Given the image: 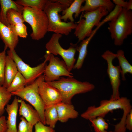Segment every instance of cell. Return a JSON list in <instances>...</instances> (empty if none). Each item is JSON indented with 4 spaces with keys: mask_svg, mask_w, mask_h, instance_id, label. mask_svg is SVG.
Wrapping results in <instances>:
<instances>
[{
    "mask_svg": "<svg viewBox=\"0 0 132 132\" xmlns=\"http://www.w3.org/2000/svg\"><path fill=\"white\" fill-rule=\"evenodd\" d=\"M67 8L54 0H48L43 10L48 19V32L67 36L75 29L77 24L74 22L62 21L59 14L60 12Z\"/></svg>",
    "mask_w": 132,
    "mask_h": 132,
    "instance_id": "1",
    "label": "cell"
},
{
    "mask_svg": "<svg viewBox=\"0 0 132 132\" xmlns=\"http://www.w3.org/2000/svg\"><path fill=\"white\" fill-rule=\"evenodd\" d=\"M47 82L59 90L62 97V102L67 104H72L71 99L75 95L90 91L95 87L88 82H81L69 77H61L57 80Z\"/></svg>",
    "mask_w": 132,
    "mask_h": 132,
    "instance_id": "2",
    "label": "cell"
},
{
    "mask_svg": "<svg viewBox=\"0 0 132 132\" xmlns=\"http://www.w3.org/2000/svg\"><path fill=\"white\" fill-rule=\"evenodd\" d=\"M108 29L114 44L120 46L132 33V11L124 8L118 15L108 23Z\"/></svg>",
    "mask_w": 132,
    "mask_h": 132,
    "instance_id": "3",
    "label": "cell"
},
{
    "mask_svg": "<svg viewBox=\"0 0 132 132\" xmlns=\"http://www.w3.org/2000/svg\"><path fill=\"white\" fill-rule=\"evenodd\" d=\"M130 100L127 97H122L117 100H103L100 103L99 106L88 107L82 113L81 117L86 120L100 117L104 118L106 115L113 110L118 109L123 110V116H126L132 110Z\"/></svg>",
    "mask_w": 132,
    "mask_h": 132,
    "instance_id": "4",
    "label": "cell"
},
{
    "mask_svg": "<svg viewBox=\"0 0 132 132\" xmlns=\"http://www.w3.org/2000/svg\"><path fill=\"white\" fill-rule=\"evenodd\" d=\"M108 12L104 7H99L92 11L82 12L79 20L76 23L77 25L74 33L78 42L89 36L92 32L93 28L99 26L101 19L107 15Z\"/></svg>",
    "mask_w": 132,
    "mask_h": 132,
    "instance_id": "5",
    "label": "cell"
},
{
    "mask_svg": "<svg viewBox=\"0 0 132 132\" xmlns=\"http://www.w3.org/2000/svg\"><path fill=\"white\" fill-rule=\"evenodd\" d=\"M22 14L25 21L31 26L32 32L30 36L33 40L43 38L48 32V22L44 11L41 9L24 7Z\"/></svg>",
    "mask_w": 132,
    "mask_h": 132,
    "instance_id": "6",
    "label": "cell"
},
{
    "mask_svg": "<svg viewBox=\"0 0 132 132\" xmlns=\"http://www.w3.org/2000/svg\"><path fill=\"white\" fill-rule=\"evenodd\" d=\"M43 80H44V77L42 75L32 83L11 93L12 95L17 96L23 100L28 101L33 106L39 114L40 121L46 125L44 115L45 106L38 91L39 85Z\"/></svg>",
    "mask_w": 132,
    "mask_h": 132,
    "instance_id": "7",
    "label": "cell"
},
{
    "mask_svg": "<svg viewBox=\"0 0 132 132\" xmlns=\"http://www.w3.org/2000/svg\"><path fill=\"white\" fill-rule=\"evenodd\" d=\"M8 55L10 56L15 62L18 71L24 77L26 81V86L34 82L44 73L48 61L49 55L46 52L45 60L37 66L31 67L25 63L16 53L15 49L9 50Z\"/></svg>",
    "mask_w": 132,
    "mask_h": 132,
    "instance_id": "8",
    "label": "cell"
},
{
    "mask_svg": "<svg viewBox=\"0 0 132 132\" xmlns=\"http://www.w3.org/2000/svg\"><path fill=\"white\" fill-rule=\"evenodd\" d=\"M62 36L59 34L53 33L48 41L46 43L45 48L47 51L53 55H59L66 63L69 71L73 69L76 59L75 53L78 46L77 44L71 43L67 49H65L60 45L59 39Z\"/></svg>",
    "mask_w": 132,
    "mask_h": 132,
    "instance_id": "9",
    "label": "cell"
},
{
    "mask_svg": "<svg viewBox=\"0 0 132 132\" xmlns=\"http://www.w3.org/2000/svg\"><path fill=\"white\" fill-rule=\"evenodd\" d=\"M49 55V64L47 65L44 75V81L50 82L58 80L62 76L73 77L72 73L69 71L64 60L55 57L47 51Z\"/></svg>",
    "mask_w": 132,
    "mask_h": 132,
    "instance_id": "10",
    "label": "cell"
},
{
    "mask_svg": "<svg viewBox=\"0 0 132 132\" xmlns=\"http://www.w3.org/2000/svg\"><path fill=\"white\" fill-rule=\"evenodd\" d=\"M101 57L107 61V74L112 87V93L110 99H118L120 98L119 89L121 69L119 66H115L113 64V60L116 58V54L107 50L102 54Z\"/></svg>",
    "mask_w": 132,
    "mask_h": 132,
    "instance_id": "11",
    "label": "cell"
},
{
    "mask_svg": "<svg viewBox=\"0 0 132 132\" xmlns=\"http://www.w3.org/2000/svg\"><path fill=\"white\" fill-rule=\"evenodd\" d=\"M38 91L45 107L56 105L62 101V96L59 90L44 80L40 83Z\"/></svg>",
    "mask_w": 132,
    "mask_h": 132,
    "instance_id": "12",
    "label": "cell"
},
{
    "mask_svg": "<svg viewBox=\"0 0 132 132\" xmlns=\"http://www.w3.org/2000/svg\"><path fill=\"white\" fill-rule=\"evenodd\" d=\"M0 37L9 50L15 49L18 43V37L10 25L7 26L0 21Z\"/></svg>",
    "mask_w": 132,
    "mask_h": 132,
    "instance_id": "13",
    "label": "cell"
},
{
    "mask_svg": "<svg viewBox=\"0 0 132 132\" xmlns=\"http://www.w3.org/2000/svg\"><path fill=\"white\" fill-rule=\"evenodd\" d=\"M19 99L16 96L11 104H8L5 110L8 114L6 123L7 129L6 132H17L16 121Z\"/></svg>",
    "mask_w": 132,
    "mask_h": 132,
    "instance_id": "14",
    "label": "cell"
},
{
    "mask_svg": "<svg viewBox=\"0 0 132 132\" xmlns=\"http://www.w3.org/2000/svg\"><path fill=\"white\" fill-rule=\"evenodd\" d=\"M19 102L20 103L19 110L20 116L24 117L33 126L40 121L39 114L35 109L21 99H19Z\"/></svg>",
    "mask_w": 132,
    "mask_h": 132,
    "instance_id": "15",
    "label": "cell"
},
{
    "mask_svg": "<svg viewBox=\"0 0 132 132\" xmlns=\"http://www.w3.org/2000/svg\"><path fill=\"white\" fill-rule=\"evenodd\" d=\"M58 116L59 121L61 122H67L70 119L77 118L78 112L75 109L72 104H67L61 102L56 105Z\"/></svg>",
    "mask_w": 132,
    "mask_h": 132,
    "instance_id": "16",
    "label": "cell"
},
{
    "mask_svg": "<svg viewBox=\"0 0 132 132\" xmlns=\"http://www.w3.org/2000/svg\"><path fill=\"white\" fill-rule=\"evenodd\" d=\"M84 5L82 6L80 13L93 11L101 7H106L110 12L115 7L114 4L110 0H85Z\"/></svg>",
    "mask_w": 132,
    "mask_h": 132,
    "instance_id": "17",
    "label": "cell"
},
{
    "mask_svg": "<svg viewBox=\"0 0 132 132\" xmlns=\"http://www.w3.org/2000/svg\"><path fill=\"white\" fill-rule=\"evenodd\" d=\"M0 4L1 6L0 21L7 26H10L6 17L7 12L9 9H15L22 13L24 7L18 4L15 1L11 0H0Z\"/></svg>",
    "mask_w": 132,
    "mask_h": 132,
    "instance_id": "18",
    "label": "cell"
},
{
    "mask_svg": "<svg viewBox=\"0 0 132 132\" xmlns=\"http://www.w3.org/2000/svg\"><path fill=\"white\" fill-rule=\"evenodd\" d=\"M17 65L9 55H6L4 70V80L3 86L7 88L10 86L17 72Z\"/></svg>",
    "mask_w": 132,
    "mask_h": 132,
    "instance_id": "19",
    "label": "cell"
},
{
    "mask_svg": "<svg viewBox=\"0 0 132 132\" xmlns=\"http://www.w3.org/2000/svg\"><path fill=\"white\" fill-rule=\"evenodd\" d=\"M100 27L99 26L93 31L91 35L82 41L80 45L78 46L77 51L79 53L78 57L76 63L74 65L73 69H79L81 68L87 54L88 46L97 30Z\"/></svg>",
    "mask_w": 132,
    "mask_h": 132,
    "instance_id": "20",
    "label": "cell"
},
{
    "mask_svg": "<svg viewBox=\"0 0 132 132\" xmlns=\"http://www.w3.org/2000/svg\"><path fill=\"white\" fill-rule=\"evenodd\" d=\"M85 0H75L70 5L63 10L62 12V16H61V20L64 22L68 20L70 22H74V19L73 15L75 13V18L78 17L80 13V10L82 4L85 2Z\"/></svg>",
    "mask_w": 132,
    "mask_h": 132,
    "instance_id": "21",
    "label": "cell"
},
{
    "mask_svg": "<svg viewBox=\"0 0 132 132\" xmlns=\"http://www.w3.org/2000/svg\"><path fill=\"white\" fill-rule=\"evenodd\" d=\"M44 115L46 124L54 128L57 121H59L56 105L45 107Z\"/></svg>",
    "mask_w": 132,
    "mask_h": 132,
    "instance_id": "22",
    "label": "cell"
},
{
    "mask_svg": "<svg viewBox=\"0 0 132 132\" xmlns=\"http://www.w3.org/2000/svg\"><path fill=\"white\" fill-rule=\"evenodd\" d=\"M116 54V58L119 61V66L121 69V74L122 77V80L123 81L126 80L125 75L127 73L132 74V66L126 59L124 55V51L122 50L117 51Z\"/></svg>",
    "mask_w": 132,
    "mask_h": 132,
    "instance_id": "23",
    "label": "cell"
},
{
    "mask_svg": "<svg viewBox=\"0 0 132 132\" xmlns=\"http://www.w3.org/2000/svg\"><path fill=\"white\" fill-rule=\"evenodd\" d=\"M26 86V81L23 75L18 71L13 80L7 88L11 93L23 88Z\"/></svg>",
    "mask_w": 132,
    "mask_h": 132,
    "instance_id": "24",
    "label": "cell"
},
{
    "mask_svg": "<svg viewBox=\"0 0 132 132\" xmlns=\"http://www.w3.org/2000/svg\"><path fill=\"white\" fill-rule=\"evenodd\" d=\"M12 96L6 88L3 86H0V117L4 114L5 106L8 104Z\"/></svg>",
    "mask_w": 132,
    "mask_h": 132,
    "instance_id": "25",
    "label": "cell"
},
{
    "mask_svg": "<svg viewBox=\"0 0 132 132\" xmlns=\"http://www.w3.org/2000/svg\"><path fill=\"white\" fill-rule=\"evenodd\" d=\"M6 17L8 22L11 26L25 22L22 14L13 9L8 11Z\"/></svg>",
    "mask_w": 132,
    "mask_h": 132,
    "instance_id": "26",
    "label": "cell"
},
{
    "mask_svg": "<svg viewBox=\"0 0 132 132\" xmlns=\"http://www.w3.org/2000/svg\"><path fill=\"white\" fill-rule=\"evenodd\" d=\"M91 123V126L93 127L95 132H113L108 131V124L105 121L104 118L98 117L89 120Z\"/></svg>",
    "mask_w": 132,
    "mask_h": 132,
    "instance_id": "27",
    "label": "cell"
},
{
    "mask_svg": "<svg viewBox=\"0 0 132 132\" xmlns=\"http://www.w3.org/2000/svg\"><path fill=\"white\" fill-rule=\"evenodd\" d=\"M48 0H17L18 4L24 7L36 8L43 10Z\"/></svg>",
    "mask_w": 132,
    "mask_h": 132,
    "instance_id": "28",
    "label": "cell"
},
{
    "mask_svg": "<svg viewBox=\"0 0 132 132\" xmlns=\"http://www.w3.org/2000/svg\"><path fill=\"white\" fill-rule=\"evenodd\" d=\"M7 48L5 46L3 51L0 52V86H3L4 83L6 50Z\"/></svg>",
    "mask_w": 132,
    "mask_h": 132,
    "instance_id": "29",
    "label": "cell"
},
{
    "mask_svg": "<svg viewBox=\"0 0 132 132\" xmlns=\"http://www.w3.org/2000/svg\"><path fill=\"white\" fill-rule=\"evenodd\" d=\"M10 26L19 37L25 38L27 37L28 34L27 27L24 23L17 24Z\"/></svg>",
    "mask_w": 132,
    "mask_h": 132,
    "instance_id": "30",
    "label": "cell"
},
{
    "mask_svg": "<svg viewBox=\"0 0 132 132\" xmlns=\"http://www.w3.org/2000/svg\"><path fill=\"white\" fill-rule=\"evenodd\" d=\"M21 121L19 123L17 132H33V126L29 123L23 117L20 118Z\"/></svg>",
    "mask_w": 132,
    "mask_h": 132,
    "instance_id": "31",
    "label": "cell"
},
{
    "mask_svg": "<svg viewBox=\"0 0 132 132\" xmlns=\"http://www.w3.org/2000/svg\"><path fill=\"white\" fill-rule=\"evenodd\" d=\"M35 132H55L54 128L49 126H47L40 121L34 125Z\"/></svg>",
    "mask_w": 132,
    "mask_h": 132,
    "instance_id": "32",
    "label": "cell"
},
{
    "mask_svg": "<svg viewBox=\"0 0 132 132\" xmlns=\"http://www.w3.org/2000/svg\"><path fill=\"white\" fill-rule=\"evenodd\" d=\"M126 129L131 131L132 130V110L127 115L125 121Z\"/></svg>",
    "mask_w": 132,
    "mask_h": 132,
    "instance_id": "33",
    "label": "cell"
},
{
    "mask_svg": "<svg viewBox=\"0 0 132 132\" xmlns=\"http://www.w3.org/2000/svg\"><path fill=\"white\" fill-rule=\"evenodd\" d=\"M7 129L6 117L3 115L0 117V132H6Z\"/></svg>",
    "mask_w": 132,
    "mask_h": 132,
    "instance_id": "34",
    "label": "cell"
},
{
    "mask_svg": "<svg viewBox=\"0 0 132 132\" xmlns=\"http://www.w3.org/2000/svg\"><path fill=\"white\" fill-rule=\"evenodd\" d=\"M113 2L116 5L121 7L123 8L127 9L128 2L123 0H113Z\"/></svg>",
    "mask_w": 132,
    "mask_h": 132,
    "instance_id": "35",
    "label": "cell"
},
{
    "mask_svg": "<svg viewBox=\"0 0 132 132\" xmlns=\"http://www.w3.org/2000/svg\"><path fill=\"white\" fill-rule=\"evenodd\" d=\"M57 2L61 4L68 7L73 2L74 0H54Z\"/></svg>",
    "mask_w": 132,
    "mask_h": 132,
    "instance_id": "36",
    "label": "cell"
},
{
    "mask_svg": "<svg viewBox=\"0 0 132 132\" xmlns=\"http://www.w3.org/2000/svg\"><path fill=\"white\" fill-rule=\"evenodd\" d=\"M128 2L127 7L126 9L128 10H132V0H130Z\"/></svg>",
    "mask_w": 132,
    "mask_h": 132,
    "instance_id": "37",
    "label": "cell"
}]
</instances>
